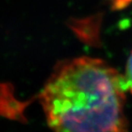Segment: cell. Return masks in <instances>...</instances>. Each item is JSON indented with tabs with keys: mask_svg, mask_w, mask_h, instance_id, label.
<instances>
[{
	"mask_svg": "<svg viewBox=\"0 0 132 132\" xmlns=\"http://www.w3.org/2000/svg\"><path fill=\"white\" fill-rule=\"evenodd\" d=\"M125 76L100 59L62 61L39 96L49 127L57 131L128 130Z\"/></svg>",
	"mask_w": 132,
	"mask_h": 132,
	"instance_id": "cell-1",
	"label": "cell"
},
{
	"mask_svg": "<svg viewBox=\"0 0 132 132\" xmlns=\"http://www.w3.org/2000/svg\"><path fill=\"white\" fill-rule=\"evenodd\" d=\"M123 76L125 79V83L127 86L128 91L132 94V50L127 60V64H126L125 67V74Z\"/></svg>",
	"mask_w": 132,
	"mask_h": 132,
	"instance_id": "cell-2",
	"label": "cell"
}]
</instances>
